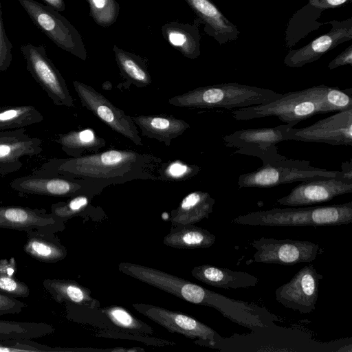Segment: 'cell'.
<instances>
[{
  "label": "cell",
  "instance_id": "3957f363",
  "mask_svg": "<svg viewBox=\"0 0 352 352\" xmlns=\"http://www.w3.org/2000/svg\"><path fill=\"white\" fill-rule=\"evenodd\" d=\"M281 95L268 89L228 82L196 88L170 98L168 104L186 108L231 110L267 104Z\"/></svg>",
  "mask_w": 352,
  "mask_h": 352
},
{
  "label": "cell",
  "instance_id": "60d3db41",
  "mask_svg": "<svg viewBox=\"0 0 352 352\" xmlns=\"http://www.w3.org/2000/svg\"><path fill=\"white\" fill-rule=\"evenodd\" d=\"M352 0H308L311 6L324 11L327 9H333L343 6L351 3Z\"/></svg>",
  "mask_w": 352,
  "mask_h": 352
},
{
  "label": "cell",
  "instance_id": "7c38bea8",
  "mask_svg": "<svg viewBox=\"0 0 352 352\" xmlns=\"http://www.w3.org/2000/svg\"><path fill=\"white\" fill-rule=\"evenodd\" d=\"M286 140L352 146V109L337 111L306 127L289 128Z\"/></svg>",
  "mask_w": 352,
  "mask_h": 352
},
{
  "label": "cell",
  "instance_id": "8d00e7d4",
  "mask_svg": "<svg viewBox=\"0 0 352 352\" xmlns=\"http://www.w3.org/2000/svg\"><path fill=\"white\" fill-rule=\"evenodd\" d=\"M0 292L14 297L27 298L30 291L25 283L0 274Z\"/></svg>",
  "mask_w": 352,
  "mask_h": 352
},
{
  "label": "cell",
  "instance_id": "836d02e7",
  "mask_svg": "<svg viewBox=\"0 0 352 352\" xmlns=\"http://www.w3.org/2000/svg\"><path fill=\"white\" fill-rule=\"evenodd\" d=\"M88 203L89 199L86 195H78L67 201L52 205L51 213L59 219L65 221L80 214L86 208Z\"/></svg>",
  "mask_w": 352,
  "mask_h": 352
},
{
  "label": "cell",
  "instance_id": "8fae6325",
  "mask_svg": "<svg viewBox=\"0 0 352 352\" xmlns=\"http://www.w3.org/2000/svg\"><path fill=\"white\" fill-rule=\"evenodd\" d=\"M73 85L82 104L87 109L91 111L112 130L129 139L137 146L143 145L132 117L114 106L92 87L77 80H74Z\"/></svg>",
  "mask_w": 352,
  "mask_h": 352
},
{
  "label": "cell",
  "instance_id": "ac0fdd59",
  "mask_svg": "<svg viewBox=\"0 0 352 352\" xmlns=\"http://www.w3.org/2000/svg\"><path fill=\"white\" fill-rule=\"evenodd\" d=\"M63 221L44 209L24 206H0V228L28 232L37 230L54 232Z\"/></svg>",
  "mask_w": 352,
  "mask_h": 352
},
{
  "label": "cell",
  "instance_id": "e0dca14e",
  "mask_svg": "<svg viewBox=\"0 0 352 352\" xmlns=\"http://www.w3.org/2000/svg\"><path fill=\"white\" fill-rule=\"evenodd\" d=\"M43 151L40 138L31 137L23 128L0 131V175H8L22 168L21 159Z\"/></svg>",
  "mask_w": 352,
  "mask_h": 352
},
{
  "label": "cell",
  "instance_id": "44dd1931",
  "mask_svg": "<svg viewBox=\"0 0 352 352\" xmlns=\"http://www.w3.org/2000/svg\"><path fill=\"white\" fill-rule=\"evenodd\" d=\"M142 135L170 146L171 141L181 135L190 124L184 120L165 114L132 117Z\"/></svg>",
  "mask_w": 352,
  "mask_h": 352
},
{
  "label": "cell",
  "instance_id": "6da1fadb",
  "mask_svg": "<svg viewBox=\"0 0 352 352\" xmlns=\"http://www.w3.org/2000/svg\"><path fill=\"white\" fill-rule=\"evenodd\" d=\"M155 157L131 150H109L78 157L53 158L37 171L81 179L89 184L152 179L160 164Z\"/></svg>",
  "mask_w": 352,
  "mask_h": 352
},
{
  "label": "cell",
  "instance_id": "8992f818",
  "mask_svg": "<svg viewBox=\"0 0 352 352\" xmlns=\"http://www.w3.org/2000/svg\"><path fill=\"white\" fill-rule=\"evenodd\" d=\"M33 23L54 44L82 60L87 51L78 31L59 12L35 0H18Z\"/></svg>",
  "mask_w": 352,
  "mask_h": 352
},
{
  "label": "cell",
  "instance_id": "f1b7e54d",
  "mask_svg": "<svg viewBox=\"0 0 352 352\" xmlns=\"http://www.w3.org/2000/svg\"><path fill=\"white\" fill-rule=\"evenodd\" d=\"M113 50L120 71L124 78L138 87H144L151 83V77L145 61L139 56L126 52L114 45Z\"/></svg>",
  "mask_w": 352,
  "mask_h": 352
},
{
  "label": "cell",
  "instance_id": "b9f144b4",
  "mask_svg": "<svg viewBox=\"0 0 352 352\" xmlns=\"http://www.w3.org/2000/svg\"><path fill=\"white\" fill-rule=\"evenodd\" d=\"M16 270L15 259L12 257L9 260L3 258L0 260V274L12 276Z\"/></svg>",
  "mask_w": 352,
  "mask_h": 352
},
{
  "label": "cell",
  "instance_id": "83f0119b",
  "mask_svg": "<svg viewBox=\"0 0 352 352\" xmlns=\"http://www.w3.org/2000/svg\"><path fill=\"white\" fill-rule=\"evenodd\" d=\"M54 141L72 157H80L85 152L97 153L106 144L104 139L89 129L59 134Z\"/></svg>",
  "mask_w": 352,
  "mask_h": 352
},
{
  "label": "cell",
  "instance_id": "ba28073f",
  "mask_svg": "<svg viewBox=\"0 0 352 352\" xmlns=\"http://www.w3.org/2000/svg\"><path fill=\"white\" fill-rule=\"evenodd\" d=\"M26 68L52 102L57 106L74 107V100L66 82L53 62L47 57L43 45L31 43L21 46Z\"/></svg>",
  "mask_w": 352,
  "mask_h": 352
},
{
  "label": "cell",
  "instance_id": "ab89813d",
  "mask_svg": "<svg viewBox=\"0 0 352 352\" xmlns=\"http://www.w3.org/2000/svg\"><path fill=\"white\" fill-rule=\"evenodd\" d=\"M347 65L352 66V45L330 61L327 67L329 69H333Z\"/></svg>",
  "mask_w": 352,
  "mask_h": 352
},
{
  "label": "cell",
  "instance_id": "9a60e30c",
  "mask_svg": "<svg viewBox=\"0 0 352 352\" xmlns=\"http://www.w3.org/2000/svg\"><path fill=\"white\" fill-rule=\"evenodd\" d=\"M331 25L326 34L297 50H289L284 58V64L289 67H300L318 60L322 55L338 45L352 39V17L338 21L326 22Z\"/></svg>",
  "mask_w": 352,
  "mask_h": 352
},
{
  "label": "cell",
  "instance_id": "30bf717a",
  "mask_svg": "<svg viewBox=\"0 0 352 352\" xmlns=\"http://www.w3.org/2000/svg\"><path fill=\"white\" fill-rule=\"evenodd\" d=\"M251 245L256 249L252 261L266 264L294 265L311 263L320 254L318 243L307 241L261 237Z\"/></svg>",
  "mask_w": 352,
  "mask_h": 352
},
{
  "label": "cell",
  "instance_id": "484cf974",
  "mask_svg": "<svg viewBox=\"0 0 352 352\" xmlns=\"http://www.w3.org/2000/svg\"><path fill=\"white\" fill-rule=\"evenodd\" d=\"M215 241L216 236L206 229L194 224H178L171 226L163 243L176 249H199L210 248Z\"/></svg>",
  "mask_w": 352,
  "mask_h": 352
},
{
  "label": "cell",
  "instance_id": "603a6c76",
  "mask_svg": "<svg viewBox=\"0 0 352 352\" xmlns=\"http://www.w3.org/2000/svg\"><path fill=\"white\" fill-rule=\"evenodd\" d=\"M43 285L59 303L66 302L88 309L100 307V302L91 296V290L74 280L45 279Z\"/></svg>",
  "mask_w": 352,
  "mask_h": 352
},
{
  "label": "cell",
  "instance_id": "4fadbf2b",
  "mask_svg": "<svg viewBox=\"0 0 352 352\" xmlns=\"http://www.w3.org/2000/svg\"><path fill=\"white\" fill-rule=\"evenodd\" d=\"M322 278L313 264L307 265L275 290V298L287 308L310 314L315 310Z\"/></svg>",
  "mask_w": 352,
  "mask_h": 352
},
{
  "label": "cell",
  "instance_id": "9c48e42d",
  "mask_svg": "<svg viewBox=\"0 0 352 352\" xmlns=\"http://www.w3.org/2000/svg\"><path fill=\"white\" fill-rule=\"evenodd\" d=\"M132 306L137 311L168 331L196 339L200 344L214 346L221 340L215 330L182 312L142 302H134Z\"/></svg>",
  "mask_w": 352,
  "mask_h": 352
},
{
  "label": "cell",
  "instance_id": "4316f807",
  "mask_svg": "<svg viewBox=\"0 0 352 352\" xmlns=\"http://www.w3.org/2000/svg\"><path fill=\"white\" fill-rule=\"evenodd\" d=\"M322 10L307 3L289 19L285 34V46L290 49L311 32L327 24L318 21Z\"/></svg>",
  "mask_w": 352,
  "mask_h": 352
},
{
  "label": "cell",
  "instance_id": "7a4b0ae2",
  "mask_svg": "<svg viewBox=\"0 0 352 352\" xmlns=\"http://www.w3.org/2000/svg\"><path fill=\"white\" fill-rule=\"evenodd\" d=\"M352 109V89H340L324 85L290 91L270 103L236 109L232 116L249 120L275 116L290 127L320 113Z\"/></svg>",
  "mask_w": 352,
  "mask_h": 352
},
{
  "label": "cell",
  "instance_id": "d590c367",
  "mask_svg": "<svg viewBox=\"0 0 352 352\" xmlns=\"http://www.w3.org/2000/svg\"><path fill=\"white\" fill-rule=\"evenodd\" d=\"M200 171L196 165H189L180 161H174L158 170L159 179L169 181H181L188 179Z\"/></svg>",
  "mask_w": 352,
  "mask_h": 352
},
{
  "label": "cell",
  "instance_id": "f546056e",
  "mask_svg": "<svg viewBox=\"0 0 352 352\" xmlns=\"http://www.w3.org/2000/svg\"><path fill=\"white\" fill-rule=\"evenodd\" d=\"M43 120L42 113L32 105L0 107V131L23 128Z\"/></svg>",
  "mask_w": 352,
  "mask_h": 352
},
{
  "label": "cell",
  "instance_id": "74e56055",
  "mask_svg": "<svg viewBox=\"0 0 352 352\" xmlns=\"http://www.w3.org/2000/svg\"><path fill=\"white\" fill-rule=\"evenodd\" d=\"M12 45L4 28L0 1V72H6L10 66L12 60Z\"/></svg>",
  "mask_w": 352,
  "mask_h": 352
},
{
  "label": "cell",
  "instance_id": "e575fe53",
  "mask_svg": "<svg viewBox=\"0 0 352 352\" xmlns=\"http://www.w3.org/2000/svg\"><path fill=\"white\" fill-rule=\"evenodd\" d=\"M72 351L61 348H53L36 342L32 339H10L0 341V352H56Z\"/></svg>",
  "mask_w": 352,
  "mask_h": 352
},
{
  "label": "cell",
  "instance_id": "52a82bcc",
  "mask_svg": "<svg viewBox=\"0 0 352 352\" xmlns=\"http://www.w3.org/2000/svg\"><path fill=\"white\" fill-rule=\"evenodd\" d=\"M290 127L281 124L273 127L241 129L223 137V144L235 148L234 153L259 158L263 166L287 159L278 153L276 144L286 140Z\"/></svg>",
  "mask_w": 352,
  "mask_h": 352
},
{
  "label": "cell",
  "instance_id": "ffe728a7",
  "mask_svg": "<svg viewBox=\"0 0 352 352\" xmlns=\"http://www.w3.org/2000/svg\"><path fill=\"white\" fill-rule=\"evenodd\" d=\"M192 276L206 285L223 288L239 289L256 286L259 279L249 273L219 267L210 264L194 267Z\"/></svg>",
  "mask_w": 352,
  "mask_h": 352
},
{
  "label": "cell",
  "instance_id": "d6986e66",
  "mask_svg": "<svg viewBox=\"0 0 352 352\" xmlns=\"http://www.w3.org/2000/svg\"><path fill=\"white\" fill-rule=\"evenodd\" d=\"M204 24V32L212 36L219 44L223 45L238 38L240 34L237 27L221 12L210 0H185Z\"/></svg>",
  "mask_w": 352,
  "mask_h": 352
},
{
  "label": "cell",
  "instance_id": "1f68e13d",
  "mask_svg": "<svg viewBox=\"0 0 352 352\" xmlns=\"http://www.w3.org/2000/svg\"><path fill=\"white\" fill-rule=\"evenodd\" d=\"M116 326L124 330L153 334V329L121 306L111 305L100 309Z\"/></svg>",
  "mask_w": 352,
  "mask_h": 352
},
{
  "label": "cell",
  "instance_id": "5bb4252c",
  "mask_svg": "<svg viewBox=\"0 0 352 352\" xmlns=\"http://www.w3.org/2000/svg\"><path fill=\"white\" fill-rule=\"evenodd\" d=\"M88 184L81 179L36 170L31 175L15 178L10 186L21 194L72 197L85 194Z\"/></svg>",
  "mask_w": 352,
  "mask_h": 352
},
{
  "label": "cell",
  "instance_id": "d4e9b609",
  "mask_svg": "<svg viewBox=\"0 0 352 352\" xmlns=\"http://www.w3.org/2000/svg\"><path fill=\"white\" fill-rule=\"evenodd\" d=\"M23 246L26 254L37 261L55 263L64 259L67 252L52 232L30 230Z\"/></svg>",
  "mask_w": 352,
  "mask_h": 352
},
{
  "label": "cell",
  "instance_id": "f35d334b",
  "mask_svg": "<svg viewBox=\"0 0 352 352\" xmlns=\"http://www.w3.org/2000/svg\"><path fill=\"white\" fill-rule=\"evenodd\" d=\"M27 305L16 297L5 295L0 292V315L17 314L21 313Z\"/></svg>",
  "mask_w": 352,
  "mask_h": 352
},
{
  "label": "cell",
  "instance_id": "5b68a950",
  "mask_svg": "<svg viewBox=\"0 0 352 352\" xmlns=\"http://www.w3.org/2000/svg\"><path fill=\"white\" fill-rule=\"evenodd\" d=\"M342 177L352 181L351 162H343L342 170H327L311 166L309 161L285 159L269 163L257 170L241 175L239 188H271L295 182H307L324 178Z\"/></svg>",
  "mask_w": 352,
  "mask_h": 352
},
{
  "label": "cell",
  "instance_id": "4dcf8cb0",
  "mask_svg": "<svg viewBox=\"0 0 352 352\" xmlns=\"http://www.w3.org/2000/svg\"><path fill=\"white\" fill-rule=\"evenodd\" d=\"M54 329L47 323L0 320V341L33 339L51 334Z\"/></svg>",
  "mask_w": 352,
  "mask_h": 352
},
{
  "label": "cell",
  "instance_id": "277c9868",
  "mask_svg": "<svg viewBox=\"0 0 352 352\" xmlns=\"http://www.w3.org/2000/svg\"><path fill=\"white\" fill-rule=\"evenodd\" d=\"M234 224L265 226H327L352 222V201L305 208H273L239 215Z\"/></svg>",
  "mask_w": 352,
  "mask_h": 352
},
{
  "label": "cell",
  "instance_id": "2e32d148",
  "mask_svg": "<svg viewBox=\"0 0 352 352\" xmlns=\"http://www.w3.org/2000/svg\"><path fill=\"white\" fill-rule=\"evenodd\" d=\"M352 192V181L342 177L302 182L291 192L276 200L283 206H305L327 202L336 197Z\"/></svg>",
  "mask_w": 352,
  "mask_h": 352
},
{
  "label": "cell",
  "instance_id": "cb8c5ba5",
  "mask_svg": "<svg viewBox=\"0 0 352 352\" xmlns=\"http://www.w3.org/2000/svg\"><path fill=\"white\" fill-rule=\"evenodd\" d=\"M215 200L208 192L197 190L187 195L179 206L172 210V225L194 224L208 219L213 211Z\"/></svg>",
  "mask_w": 352,
  "mask_h": 352
},
{
  "label": "cell",
  "instance_id": "d6a6232c",
  "mask_svg": "<svg viewBox=\"0 0 352 352\" xmlns=\"http://www.w3.org/2000/svg\"><path fill=\"white\" fill-rule=\"evenodd\" d=\"M89 5L90 16L100 26L108 28L117 20L120 6L116 0H87Z\"/></svg>",
  "mask_w": 352,
  "mask_h": 352
},
{
  "label": "cell",
  "instance_id": "7bdbcfd3",
  "mask_svg": "<svg viewBox=\"0 0 352 352\" xmlns=\"http://www.w3.org/2000/svg\"><path fill=\"white\" fill-rule=\"evenodd\" d=\"M48 6H51L58 12H63L65 9V4L63 0H43Z\"/></svg>",
  "mask_w": 352,
  "mask_h": 352
},
{
  "label": "cell",
  "instance_id": "7402d4cb",
  "mask_svg": "<svg viewBox=\"0 0 352 352\" xmlns=\"http://www.w3.org/2000/svg\"><path fill=\"white\" fill-rule=\"evenodd\" d=\"M199 21L193 24L172 21L162 27L164 38L184 56L195 59L201 54Z\"/></svg>",
  "mask_w": 352,
  "mask_h": 352
}]
</instances>
